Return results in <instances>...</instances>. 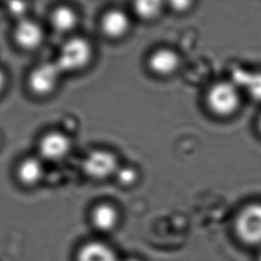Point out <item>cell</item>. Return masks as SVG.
Wrapping results in <instances>:
<instances>
[{"label": "cell", "mask_w": 261, "mask_h": 261, "mask_svg": "<svg viewBox=\"0 0 261 261\" xmlns=\"http://www.w3.org/2000/svg\"><path fill=\"white\" fill-rule=\"evenodd\" d=\"M260 260H261V259H260Z\"/></svg>", "instance_id": "22"}, {"label": "cell", "mask_w": 261, "mask_h": 261, "mask_svg": "<svg viewBox=\"0 0 261 261\" xmlns=\"http://www.w3.org/2000/svg\"><path fill=\"white\" fill-rule=\"evenodd\" d=\"M119 169L116 156L106 150L89 152L82 163V170L93 179H105L115 175Z\"/></svg>", "instance_id": "4"}, {"label": "cell", "mask_w": 261, "mask_h": 261, "mask_svg": "<svg viewBox=\"0 0 261 261\" xmlns=\"http://www.w3.org/2000/svg\"><path fill=\"white\" fill-rule=\"evenodd\" d=\"M130 26V21L126 13L119 9L107 12L101 21L102 31L107 37L118 39L127 33Z\"/></svg>", "instance_id": "11"}, {"label": "cell", "mask_w": 261, "mask_h": 261, "mask_svg": "<svg viewBox=\"0 0 261 261\" xmlns=\"http://www.w3.org/2000/svg\"><path fill=\"white\" fill-rule=\"evenodd\" d=\"M120 261H144L142 258H138V257H135V256H131V257H127V258L120 259Z\"/></svg>", "instance_id": "20"}, {"label": "cell", "mask_w": 261, "mask_h": 261, "mask_svg": "<svg viewBox=\"0 0 261 261\" xmlns=\"http://www.w3.org/2000/svg\"><path fill=\"white\" fill-rule=\"evenodd\" d=\"M192 4L193 3L191 1H173L170 3V6L174 11L182 13V12L188 10Z\"/></svg>", "instance_id": "18"}, {"label": "cell", "mask_w": 261, "mask_h": 261, "mask_svg": "<svg viewBox=\"0 0 261 261\" xmlns=\"http://www.w3.org/2000/svg\"><path fill=\"white\" fill-rule=\"evenodd\" d=\"M14 39L22 49L35 50L42 44L44 32L42 27L35 21L21 19L14 29Z\"/></svg>", "instance_id": "7"}, {"label": "cell", "mask_w": 261, "mask_h": 261, "mask_svg": "<svg viewBox=\"0 0 261 261\" xmlns=\"http://www.w3.org/2000/svg\"><path fill=\"white\" fill-rule=\"evenodd\" d=\"M258 128H259V131L261 132V116L259 118V120H258Z\"/></svg>", "instance_id": "21"}, {"label": "cell", "mask_w": 261, "mask_h": 261, "mask_svg": "<svg viewBox=\"0 0 261 261\" xmlns=\"http://www.w3.org/2000/svg\"><path fill=\"white\" fill-rule=\"evenodd\" d=\"M92 54V46L88 40L73 38L62 46L57 64L64 72L79 71L88 65L91 60Z\"/></svg>", "instance_id": "2"}, {"label": "cell", "mask_w": 261, "mask_h": 261, "mask_svg": "<svg viewBox=\"0 0 261 261\" xmlns=\"http://www.w3.org/2000/svg\"><path fill=\"white\" fill-rule=\"evenodd\" d=\"M206 102L208 109L218 116L232 115L240 103L238 88L232 82H219L210 88Z\"/></svg>", "instance_id": "1"}, {"label": "cell", "mask_w": 261, "mask_h": 261, "mask_svg": "<svg viewBox=\"0 0 261 261\" xmlns=\"http://www.w3.org/2000/svg\"><path fill=\"white\" fill-rule=\"evenodd\" d=\"M163 3L161 1L155 0H142L137 1L134 3L135 14L138 15V17L141 18L142 20H152L159 15L162 8Z\"/></svg>", "instance_id": "15"}, {"label": "cell", "mask_w": 261, "mask_h": 261, "mask_svg": "<svg viewBox=\"0 0 261 261\" xmlns=\"http://www.w3.org/2000/svg\"><path fill=\"white\" fill-rule=\"evenodd\" d=\"M179 65V57L173 50L161 48L150 56L148 66L151 71L161 76L173 73Z\"/></svg>", "instance_id": "10"}, {"label": "cell", "mask_w": 261, "mask_h": 261, "mask_svg": "<svg viewBox=\"0 0 261 261\" xmlns=\"http://www.w3.org/2000/svg\"><path fill=\"white\" fill-rule=\"evenodd\" d=\"M237 233L247 244L261 242V205L252 204L243 210L237 220Z\"/></svg>", "instance_id": "5"}, {"label": "cell", "mask_w": 261, "mask_h": 261, "mask_svg": "<svg viewBox=\"0 0 261 261\" xmlns=\"http://www.w3.org/2000/svg\"><path fill=\"white\" fill-rule=\"evenodd\" d=\"M111 245L99 240H89L81 244L75 252V261H120Z\"/></svg>", "instance_id": "9"}, {"label": "cell", "mask_w": 261, "mask_h": 261, "mask_svg": "<svg viewBox=\"0 0 261 261\" xmlns=\"http://www.w3.org/2000/svg\"><path fill=\"white\" fill-rule=\"evenodd\" d=\"M63 73L57 62L40 64L29 76V88L39 96L49 95L57 88Z\"/></svg>", "instance_id": "3"}, {"label": "cell", "mask_w": 261, "mask_h": 261, "mask_svg": "<svg viewBox=\"0 0 261 261\" xmlns=\"http://www.w3.org/2000/svg\"><path fill=\"white\" fill-rule=\"evenodd\" d=\"M232 83L247 92L251 98L261 102V72L237 69L232 73Z\"/></svg>", "instance_id": "12"}, {"label": "cell", "mask_w": 261, "mask_h": 261, "mask_svg": "<svg viewBox=\"0 0 261 261\" xmlns=\"http://www.w3.org/2000/svg\"><path fill=\"white\" fill-rule=\"evenodd\" d=\"M51 22L54 28L60 32L73 30L78 22V16L74 11L68 7H60L51 14Z\"/></svg>", "instance_id": "14"}, {"label": "cell", "mask_w": 261, "mask_h": 261, "mask_svg": "<svg viewBox=\"0 0 261 261\" xmlns=\"http://www.w3.org/2000/svg\"><path fill=\"white\" fill-rule=\"evenodd\" d=\"M6 85H7V76L3 71L0 70V95L3 93Z\"/></svg>", "instance_id": "19"}, {"label": "cell", "mask_w": 261, "mask_h": 261, "mask_svg": "<svg viewBox=\"0 0 261 261\" xmlns=\"http://www.w3.org/2000/svg\"><path fill=\"white\" fill-rule=\"evenodd\" d=\"M44 176V167L39 159L27 158L21 162L17 168L19 181L26 187H34L40 183Z\"/></svg>", "instance_id": "13"}, {"label": "cell", "mask_w": 261, "mask_h": 261, "mask_svg": "<svg viewBox=\"0 0 261 261\" xmlns=\"http://www.w3.org/2000/svg\"><path fill=\"white\" fill-rule=\"evenodd\" d=\"M89 223L98 233H113L120 226V211L112 203L100 202L89 212Z\"/></svg>", "instance_id": "6"}, {"label": "cell", "mask_w": 261, "mask_h": 261, "mask_svg": "<svg viewBox=\"0 0 261 261\" xmlns=\"http://www.w3.org/2000/svg\"><path fill=\"white\" fill-rule=\"evenodd\" d=\"M71 139L60 132H51L44 136L39 142V151L43 159L57 161L70 152Z\"/></svg>", "instance_id": "8"}, {"label": "cell", "mask_w": 261, "mask_h": 261, "mask_svg": "<svg viewBox=\"0 0 261 261\" xmlns=\"http://www.w3.org/2000/svg\"><path fill=\"white\" fill-rule=\"evenodd\" d=\"M8 9L11 14L21 16L28 10V6L24 2H10L8 4Z\"/></svg>", "instance_id": "17"}, {"label": "cell", "mask_w": 261, "mask_h": 261, "mask_svg": "<svg viewBox=\"0 0 261 261\" xmlns=\"http://www.w3.org/2000/svg\"><path fill=\"white\" fill-rule=\"evenodd\" d=\"M117 181L122 187H131L138 180V172L130 167L119 168L116 173Z\"/></svg>", "instance_id": "16"}]
</instances>
